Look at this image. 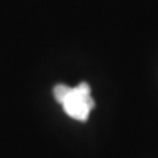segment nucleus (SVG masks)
Listing matches in <instances>:
<instances>
[{"label":"nucleus","instance_id":"f257e3e1","mask_svg":"<svg viewBox=\"0 0 158 158\" xmlns=\"http://www.w3.org/2000/svg\"><path fill=\"white\" fill-rule=\"evenodd\" d=\"M70 117L78 121H86L95 102L91 96V88L86 82L79 83L75 87H69L66 95L59 103Z\"/></svg>","mask_w":158,"mask_h":158}]
</instances>
